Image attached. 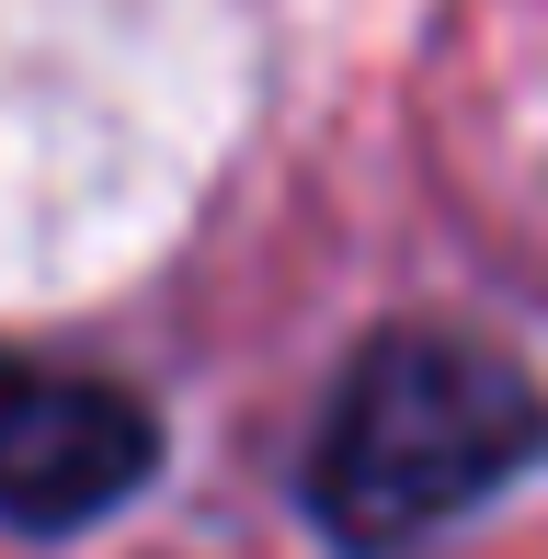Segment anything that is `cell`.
Masks as SVG:
<instances>
[{
	"label": "cell",
	"mask_w": 548,
	"mask_h": 559,
	"mask_svg": "<svg viewBox=\"0 0 548 559\" xmlns=\"http://www.w3.org/2000/svg\"><path fill=\"white\" fill-rule=\"evenodd\" d=\"M548 456V400L503 343L468 332H378L332 377L309 435V514L343 548H412L480 514Z\"/></svg>",
	"instance_id": "6da1fadb"
},
{
	"label": "cell",
	"mask_w": 548,
	"mask_h": 559,
	"mask_svg": "<svg viewBox=\"0 0 548 559\" xmlns=\"http://www.w3.org/2000/svg\"><path fill=\"white\" fill-rule=\"evenodd\" d=\"M160 423L138 389L46 354H0V525L12 537H81L148 491Z\"/></svg>",
	"instance_id": "7a4b0ae2"
}]
</instances>
